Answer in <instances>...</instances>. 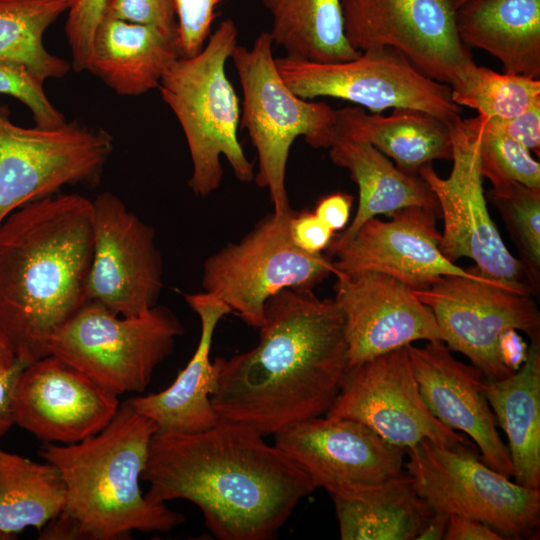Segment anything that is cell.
<instances>
[{"mask_svg":"<svg viewBox=\"0 0 540 540\" xmlns=\"http://www.w3.org/2000/svg\"><path fill=\"white\" fill-rule=\"evenodd\" d=\"M256 429L220 420L196 433L156 432L142 480L153 503L184 499L219 540H270L317 487Z\"/></svg>","mask_w":540,"mask_h":540,"instance_id":"1","label":"cell"},{"mask_svg":"<svg viewBox=\"0 0 540 540\" xmlns=\"http://www.w3.org/2000/svg\"><path fill=\"white\" fill-rule=\"evenodd\" d=\"M258 329L255 347L213 362L211 401L220 420L274 435L325 415L348 370L344 318L334 299L284 289L266 301Z\"/></svg>","mask_w":540,"mask_h":540,"instance_id":"2","label":"cell"},{"mask_svg":"<svg viewBox=\"0 0 540 540\" xmlns=\"http://www.w3.org/2000/svg\"><path fill=\"white\" fill-rule=\"evenodd\" d=\"M93 257L92 200L54 194L0 224V327L17 360L49 355L53 333L85 303Z\"/></svg>","mask_w":540,"mask_h":540,"instance_id":"3","label":"cell"},{"mask_svg":"<svg viewBox=\"0 0 540 540\" xmlns=\"http://www.w3.org/2000/svg\"><path fill=\"white\" fill-rule=\"evenodd\" d=\"M156 432L128 399L99 433L74 444L44 443L39 455L58 471L65 505L40 530V538L117 540L133 531L166 532L183 523V514L149 501L141 490Z\"/></svg>","mask_w":540,"mask_h":540,"instance_id":"4","label":"cell"},{"mask_svg":"<svg viewBox=\"0 0 540 540\" xmlns=\"http://www.w3.org/2000/svg\"><path fill=\"white\" fill-rule=\"evenodd\" d=\"M237 44V26L223 20L200 53L172 63L158 87L185 136L192 162L188 184L196 196L219 188L222 156L240 182L254 181L253 165L238 139L239 98L225 69Z\"/></svg>","mask_w":540,"mask_h":540,"instance_id":"5","label":"cell"},{"mask_svg":"<svg viewBox=\"0 0 540 540\" xmlns=\"http://www.w3.org/2000/svg\"><path fill=\"white\" fill-rule=\"evenodd\" d=\"M269 32L251 47L238 45L231 59L243 95L240 123L258 157L254 181L267 188L275 213L289 211L286 170L291 145L298 137L313 148H329L335 137L336 109L324 101L294 94L281 78Z\"/></svg>","mask_w":540,"mask_h":540,"instance_id":"6","label":"cell"},{"mask_svg":"<svg viewBox=\"0 0 540 540\" xmlns=\"http://www.w3.org/2000/svg\"><path fill=\"white\" fill-rule=\"evenodd\" d=\"M183 333L167 307L125 317L88 301L53 333L48 352L117 396L143 393Z\"/></svg>","mask_w":540,"mask_h":540,"instance_id":"7","label":"cell"},{"mask_svg":"<svg viewBox=\"0 0 540 540\" xmlns=\"http://www.w3.org/2000/svg\"><path fill=\"white\" fill-rule=\"evenodd\" d=\"M293 212L268 214L239 242L204 262V292L222 300L251 327L261 326L270 297L284 289L313 290L334 275L328 255L307 253L292 242Z\"/></svg>","mask_w":540,"mask_h":540,"instance_id":"8","label":"cell"},{"mask_svg":"<svg viewBox=\"0 0 540 540\" xmlns=\"http://www.w3.org/2000/svg\"><path fill=\"white\" fill-rule=\"evenodd\" d=\"M406 455L405 472L433 511L479 520L505 539H527L538 533L540 489L512 482L476 454L427 439L408 448Z\"/></svg>","mask_w":540,"mask_h":540,"instance_id":"9","label":"cell"},{"mask_svg":"<svg viewBox=\"0 0 540 540\" xmlns=\"http://www.w3.org/2000/svg\"><path fill=\"white\" fill-rule=\"evenodd\" d=\"M275 64L285 84L304 99L337 98L372 113L415 109L449 124L461 118L451 87L427 77L391 48L365 50L353 59L335 62L285 55L275 58Z\"/></svg>","mask_w":540,"mask_h":540,"instance_id":"10","label":"cell"},{"mask_svg":"<svg viewBox=\"0 0 540 540\" xmlns=\"http://www.w3.org/2000/svg\"><path fill=\"white\" fill-rule=\"evenodd\" d=\"M0 103V224L17 208L67 185H93L113 149L104 129L77 122L25 128L10 121Z\"/></svg>","mask_w":540,"mask_h":540,"instance_id":"11","label":"cell"},{"mask_svg":"<svg viewBox=\"0 0 540 540\" xmlns=\"http://www.w3.org/2000/svg\"><path fill=\"white\" fill-rule=\"evenodd\" d=\"M450 131V175L440 177L431 164L418 172L434 193L443 218L442 253L454 263L469 258L483 277L521 294L535 295L525 266L508 250L489 214L476 135L463 124L462 118L450 123Z\"/></svg>","mask_w":540,"mask_h":540,"instance_id":"12","label":"cell"},{"mask_svg":"<svg viewBox=\"0 0 540 540\" xmlns=\"http://www.w3.org/2000/svg\"><path fill=\"white\" fill-rule=\"evenodd\" d=\"M346 38L357 51L391 48L427 77L458 84L476 65L460 40L449 0H340Z\"/></svg>","mask_w":540,"mask_h":540,"instance_id":"13","label":"cell"},{"mask_svg":"<svg viewBox=\"0 0 540 540\" xmlns=\"http://www.w3.org/2000/svg\"><path fill=\"white\" fill-rule=\"evenodd\" d=\"M325 416L361 422L405 450L427 439L454 451L478 452L466 435L445 426L428 410L406 346L348 369Z\"/></svg>","mask_w":540,"mask_h":540,"instance_id":"14","label":"cell"},{"mask_svg":"<svg viewBox=\"0 0 540 540\" xmlns=\"http://www.w3.org/2000/svg\"><path fill=\"white\" fill-rule=\"evenodd\" d=\"M413 292L432 311L449 349L465 355L489 380L514 372L499 352L504 331L540 336V311L532 295L500 282L444 276Z\"/></svg>","mask_w":540,"mask_h":540,"instance_id":"15","label":"cell"},{"mask_svg":"<svg viewBox=\"0 0 540 540\" xmlns=\"http://www.w3.org/2000/svg\"><path fill=\"white\" fill-rule=\"evenodd\" d=\"M274 439L331 496L357 497L405 472L406 450L352 419L308 418L275 433Z\"/></svg>","mask_w":540,"mask_h":540,"instance_id":"16","label":"cell"},{"mask_svg":"<svg viewBox=\"0 0 540 540\" xmlns=\"http://www.w3.org/2000/svg\"><path fill=\"white\" fill-rule=\"evenodd\" d=\"M93 205V257L89 301L120 316H136L157 305L163 266L155 230L112 192Z\"/></svg>","mask_w":540,"mask_h":540,"instance_id":"17","label":"cell"},{"mask_svg":"<svg viewBox=\"0 0 540 540\" xmlns=\"http://www.w3.org/2000/svg\"><path fill=\"white\" fill-rule=\"evenodd\" d=\"M436 216L432 210L411 206L392 213L388 221L367 220L350 239L328 247L334 274L382 273L412 290L426 288L444 276L495 281L475 267L456 265L442 253Z\"/></svg>","mask_w":540,"mask_h":540,"instance_id":"18","label":"cell"},{"mask_svg":"<svg viewBox=\"0 0 540 540\" xmlns=\"http://www.w3.org/2000/svg\"><path fill=\"white\" fill-rule=\"evenodd\" d=\"M118 396L54 355L24 366L10 401L13 424L44 443L74 444L103 430Z\"/></svg>","mask_w":540,"mask_h":540,"instance_id":"19","label":"cell"},{"mask_svg":"<svg viewBox=\"0 0 540 540\" xmlns=\"http://www.w3.org/2000/svg\"><path fill=\"white\" fill-rule=\"evenodd\" d=\"M334 301L345 325L348 369L416 341H444L432 311L388 275L335 273Z\"/></svg>","mask_w":540,"mask_h":540,"instance_id":"20","label":"cell"},{"mask_svg":"<svg viewBox=\"0 0 540 540\" xmlns=\"http://www.w3.org/2000/svg\"><path fill=\"white\" fill-rule=\"evenodd\" d=\"M425 405L445 426L465 434L495 471L512 476L507 446L484 392L483 373L457 360L440 340L406 346Z\"/></svg>","mask_w":540,"mask_h":540,"instance_id":"21","label":"cell"},{"mask_svg":"<svg viewBox=\"0 0 540 540\" xmlns=\"http://www.w3.org/2000/svg\"><path fill=\"white\" fill-rule=\"evenodd\" d=\"M185 300L201 325L193 356L168 388L129 399L135 411L151 420L161 433L201 432L220 421L211 401L217 374L210 360V349L218 322L232 311L222 300L206 292L186 294Z\"/></svg>","mask_w":540,"mask_h":540,"instance_id":"22","label":"cell"},{"mask_svg":"<svg viewBox=\"0 0 540 540\" xmlns=\"http://www.w3.org/2000/svg\"><path fill=\"white\" fill-rule=\"evenodd\" d=\"M177 41L159 30L103 16L92 41L87 69L115 93L139 96L159 87L179 58Z\"/></svg>","mask_w":540,"mask_h":540,"instance_id":"23","label":"cell"},{"mask_svg":"<svg viewBox=\"0 0 540 540\" xmlns=\"http://www.w3.org/2000/svg\"><path fill=\"white\" fill-rule=\"evenodd\" d=\"M335 137L369 143L410 175L435 160H452L450 124L415 109L388 116L359 106L336 109Z\"/></svg>","mask_w":540,"mask_h":540,"instance_id":"24","label":"cell"},{"mask_svg":"<svg viewBox=\"0 0 540 540\" xmlns=\"http://www.w3.org/2000/svg\"><path fill=\"white\" fill-rule=\"evenodd\" d=\"M455 25L463 44L495 57L504 72L540 78V0H468Z\"/></svg>","mask_w":540,"mask_h":540,"instance_id":"25","label":"cell"},{"mask_svg":"<svg viewBox=\"0 0 540 540\" xmlns=\"http://www.w3.org/2000/svg\"><path fill=\"white\" fill-rule=\"evenodd\" d=\"M329 149L331 161L349 172L357 184L359 202L350 224L334 235L331 243L350 239L367 220L411 206L439 214L437 199L419 176L401 171L369 143L335 137Z\"/></svg>","mask_w":540,"mask_h":540,"instance_id":"26","label":"cell"},{"mask_svg":"<svg viewBox=\"0 0 540 540\" xmlns=\"http://www.w3.org/2000/svg\"><path fill=\"white\" fill-rule=\"evenodd\" d=\"M487 401L508 439L514 482L540 489V336L531 338L524 363L484 384Z\"/></svg>","mask_w":540,"mask_h":540,"instance_id":"27","label":"cell"},{"mask_svg":"<svg viewBox=\"0 0 540 540\" xmlns=\"http://www.w3.org/2000/svg\"><path fill=\"white\" fill-rule=\"evenodd\" d=\"M331 497L342 540H413L433 513L406 472L360 496Z\"/></svg>","mask_w":540,"mask_h":540,"instance_id":"28","label":"cell"},{"mask_svg":"<svg viewBox=\"0 0 540 540\" xmlns=\"http://www.w3.org/2000/svg\"><path fill=\"white\" fill-rule=\"evenodd\" d=\"M272 19L273 44L286 55L317 62L355 58L348 42L340 0H261Z\"/></svg>","mask_w":540,"mask_h":540,"instance_id":"29","label":"cell"},{"mask_svg":"<svg viewBox=\"0 0 540 540\" xmlns=\"http://www.w3.org/2000/svg\"><path fill=\"white\" fill-rule=\"evenodd\" d=\"M65 505L56 468L0 448V540L33 527L41 530Z\"/></svg>","mask_w":540,"mask_h":540,"instance_id":"30","label":"cell"},{"mask_svg":"<svg viewBox=\"0 0 540 540\" xmlns=\"http://www.w3.org/2000/svg\"><path fill=\"white\" fill-rule=\"evenodd\" d=\"M74 0H0V60L25 66L44 80L62 78L71 65L44 46L48 27Z\"/></svg>","mask_w":540,"mask_h":540,"instance_id":"31","label":"cell"},{"mask_svg":"<svg viewBox=\"0 0 540 540\" xmlns=\"http://www.w3.org/2000/svg\"><path fill=\"white\" fill-rule=\"evenodd\" d=\"M451 97L487 118H512L540 101V80L493 71L477 64L456 85Z\"/></svg>","mask_w":540,"mask_h":540,"instance_id":"32","label":"cell"},{"mask_svg":"<svg viewBox=\"0 0 540 540\" xmlns=\"http://www.w3.org/2000/svg\"><path fill=\"white\" fill-rule=\"evenodd\" d=\"M487 197L498 209L537 294L540 288V189L511 182L492 187Z\"/></svg>","mask_w":540,"mask_h":540,"instance_id":"33","label":"cell"},{"mask_svg":"<svg viewBox=\"0 0 540 540\" xmlns=\"http://www.w3.org/2000/svg\"><path fill=\"white\" fill-rule=\"evenodd\" d=\"M462 122L477 137L481 175L493 187L517 182L540 189V163L527 148L491 128L482 115Z\"/></svg>","mask_w":540,"mask_h":540,"instance_id":"34","label":"cell"},{"mask_svg":"<svg viewBox=\"0 0 540 540\" xmlns=\"http://www.w3.org/2000/svg\"><path fill=\"white\" fill-rule=\"evenodd\" d=\"M44 82L25 66L0 60V94L12 96L29 108L36 126L55 128L66 119L47 97Z\"/></svg>","mask_w":540,"mask_h":540,"instance_id":"35","label":"cell"},{"mask_svg":"<svg viewBox=\"0 0 540 540\" xmlns=\"http://www.w3.org/2000/svg\"><path fill=\"white\" fill-rule=\"evenodd\" d=\"M223 0H174L180 57H192L202 51L211 35L217 7Z\"/></svg>","mask_w":540,"mask_h":540,"instance_id":"36","label":"cell"},{"mask_svg":"<svg viewBox=\"0 0 540 540\" xmlns=\"http://www.w3.org/2000/svg\"><path fill=\"white\" fill-rule=\"evenodd\" d=\"M106 0H74L68 11L65 33L72 55V68L87 69L88 57L96 29L105 11Z\"/></svg>","mask_w":540,"mask_h":540,"instance_id":"37","label":"cell"},{"mask_svg":"<svg viewBox=\"0 0 540 540\" xmlns=\"http://www.w3.org/2000/svg\"><path fill=\"white\" fill-rule=\"evenodd\" d=\"M104 16L151 26L177 41L174 0H106Z\"/></svg>","mask_w":540,"mask_h":540,"instance_id":"38","label":"cell"},{"mask_svg":"<svg viewBox=\"0 0 540 540\" xmlns=\"http://www.w3.org/2000/svg\"><path fill=\"white\" fill-rule=\"evenodd\" d=\"M289 233L294 245L310 254H322L323 251H327L334 237V232L314 211L308 210L292 213Z\"/></svg>","mask_w":540,"mask_h":540,"instance_id":"39","label":"cell"},{"mask_svg":"<svg viewBox=\"0 0 540 540\" xmlns=\"http://www.w3.org/2000/svg\"><path fill=\"white\" fill-rule=\"evenodd\" d=\"M485 119L491 128L520 143L531 153L533 152L539 157L540 101L535 102L528 109L512 118L501 119L485 117Z\"/></svg>","mask_w":540,"mask_h":540,"instance_id":"40","label":"cell"},{"mask_svg":"<svg viewBox=\"0 0 540 540\" xmlns=\"http://www.w3.org/2000/svg\"><path fill=\"white\" fill-rule=\"evenodd\" d=\"M353 196L345 192H335L320 198L314 213L333 232L346 228L351 215Z\"/></svg>","mask_w":540,"mask_h":540,"instance_id":"41","label":"cell"},{"mask_svg":"<svg viewBox=\"0 0 540 540\" xmlns=\"http://www.w3.org/2000/svg\"><path fill=\"white\" fill-rule=\"evenodd\" d=\"M445 540H503L501 534L487 524L460 515H449Z\"/></svg>","mask_w":540,"mask_h":540,"instance_id":"42","label":"cell"},{"mask_svg":"<svg viewBox=\"0 0 540 540\" xmlns=\"http://www.w3.org/2000/svg\"><path fill=\"white\" fill-rule=\"evenodd\" d=\"M528 346L515 329L504 331L499 338V352L504 364L516 371L526 360Z\"/></svg>","mask_w":540,"mask_h":540,"instance_id":"43","label":"cell"},{"mask_svg":"<svg viewBox=\"0 0 540 540\" xmlns=\"http://www.w3.org/2000/svg\"><path fill=\"white\" fill-rule=\"evenodd\" d=\"M24 366L18 363L11 370L0 375V438L14 425L10 408L11 394L16 376Z\"/></svg>","mask_w":540,"mask_h":540,"instance_id":"44","label":"cell"},{"mask_svg":"<svg viewBox=\"0 0 540 540\" xmlns=\"http://www.w3.org/2000/svg\"><path fill=\"white\" fill-rule=\"evenodd\" d=\"M449 515L443 512L433 511L423 528L416 537V540H441L447 529Z\"/></svg>","mask_w":540,"mask_h":540,"instance_id":"45","label":"cell"},{"mask_svg":"<svg viewBox=\"0 0 540 540\" xmlns=\"http://www.w3.org/2000/svg\"><path fill=\"white\" fill-rule=\"evenodd\" d=\"M18 363H21L17 360L4 332L0 327V375L8 372Z\"/></svg>","mask_w":540,"mask_h":540,"instance_id":"46","label":"cell"},{"mask_svg":"<svg viewBox=\"0 0 540 540\" xmlns=\"http://www.w3.org/2000/svg\"><path fill=\"white\" fill-rule=\"evenodd\" d=\"M468 0H449V2L453 5L455 10L460 7L462 4L467 2Z\"/></svg>","mask_w":540,"mask_h":540,"instance_id":"47","label":"cell"}]
</instances>
